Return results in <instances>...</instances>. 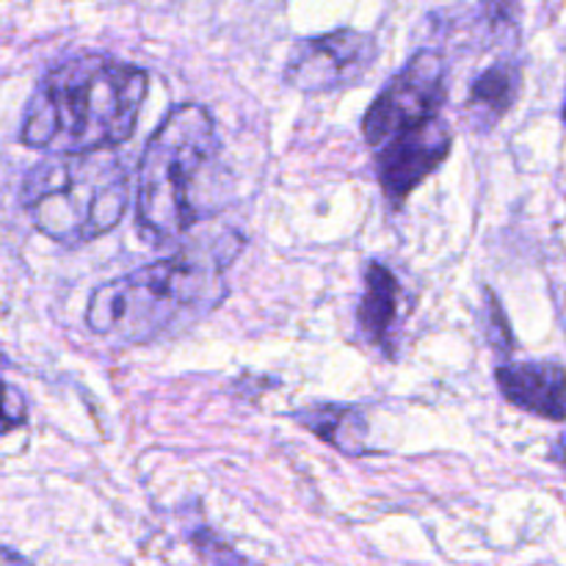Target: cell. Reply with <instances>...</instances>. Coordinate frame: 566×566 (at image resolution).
<instances>
[{
    "mask_svg": "<svg viewBox=\"0 0 566 566\" xmlns=\"http://www.w3.org/2000/svg\"><path fill=\"white\" fill-rule=\"evenodd\" d=\"M298 423L307 426L313 434L329 442L332 448L343 451L346 457H363L368 448L363 446L365 434H368V423L354 407H313L298 412Z\"/></svg>",
    "mask_w": 566,
    "mask_h": 566,
    "instance_id": "8fae6325",
    "label": "cell"
},
{
    "mask_svg": "<svg viewBox=\"0 0 566 566\" xmlns=\"http://www.w3.org/2000/svg\"><path fill=\"white\" fill-rule=\"evenodd\" d=\"M219 133L205 105L171 111L144 149L138 166L136 219L153 241H175L208 213L219 171Z\"/></svg>",
    "mask_w": 566,
    "mask_h": 566,
    "instance_id": "3957f363",
    "label": "cell"
},
{
    "mask_svg": "<svg viewBox=\"0 0 566 566\" xmlns=\"http://www.w3.org/2000/svg\"><path fill=\"white\" fill-rule=\"evenodd\" d=\"M442 103H446V61L437 50L423 48L370 103L363 119L365 142L379 147L398 133L440 119Z\"/></svg>",
    "mask_w": 566,
    "mask_h": 566,
    "instance_id": "5b68a950",
    "label": "cell"
},
{
    "mask_svg": "<svg viewBox=\"0 0 566 566\" xmlns=\"http://www.w3.org/2000/svg\"><path fill=\"white\" fill-rule=\"evenodd\" d=\"M0 566H31L20 553L9 551V547H0Z\"/></svg>",
    "mask_w": 566,
    "mask_h": 566,
    "instance_id": "4fadbf2b",
    "label": "cell"
},
{
    "mask_svg": "<svg viewBox=\"0 0 566 566\" xmlns=\"http://www.w3.org/2000/svg\"><path fill=\"white\" fill-rule=\"evenodd\" d=\"M20 199L42 235L81 247L122 221L130 202V171L111 149L48 155L25 175Z\"/></svg>",
    "mask_w": 566,
    "mask_h": 566,
    "instance_id": "277c9868",
    "label": "cell"
},
{
    "mask_svg": "<svg viewBox=\"0 0 566 566\" xmlns=\"http://www.w3.org/2000/svg\"><path fill=\"white\" fill-rule=\"evenodd\" d=\"M509 403L545 420H566V370L556 363H512L497 368Z\"/></svg>",
    "mask_w": 566,
    "mask_h": 566,
    "instance_id": "ba28073f",
    "label": "cell"
},
{
    "mask_svg": "<svg viewBox=\"0 0 566 566\" xmlns=\"http://www.w3.org/2000/svg\"><path fill=\"white\" fill-rule=\"evenodd\" d=\"M238 252L241 238L227 232L216 247L180 252L105 282L86 304L88 329L108 340L147 343L202 318L227 296L224 271Z\"/></svg>",
    "mask_w": 566,
    "mask_h": 566,
    "instance_id": "7a4b0ae2",
    "label": "cell"
},
{
    "mask_svg": "<svg viewBox=\"0 0 566 566\" xmlns=\"http://www.w3.org/2000/svg\"><path fill=\"white\" fill-rule=\"evenodd\" d=\"M451 144V127L442 119H431L398 133L381 147L376 155V175L392 208H401L409 193L448 158Z\"/></svg>",
    "mask_w": 566,
    "mask_h": 566,
    "instance_id": "52a82bcc",
    "label": "cell"
},
{
    "mask_svg": "<svg viewBox=\"0 0 566 566\" xmlns=\"http://www.w3.org/2000/svg\"><path fill=\"white\" fill-rule=\"evenodd\" d=\"M28 423V403L17 387L0 379V437L22 429Z\"/></svg>",
    "mask_w": 566,
    "mask_h": 566,
    "instance_id": "7c38bea8",
    "label": "cell"
},
{
    "mask_svg": "<svg viewBox=\"0 0 566 566\" xmlns=\"http://www.w3.org/2000/svg\"><path fill=\"white\" fill-rule=\"evenodd\" d=\"M359 329L374 346L392 354V335L398 321V282L390 269L381 263H368L365 269V293L357 310Z\"/></svg>",
    "mask_w": 566,
    "mask_h": 566,
    "instance_id": "9c48e42d",
    "label": "cell"
},
{
    "mask_svg": "<svg viewBox=\"0 0 566 566\" xmlns=\"http://www.w3.org/2000/svg\"><path fill=\"white\" fill-rule=\"evenodd\" d=\"M149 75L111 55H75L53 66L25 105L20 138L50 155L105 153L133 136Z\"/></svg>",
    "mask_w": 566,
    "mask_h": 566,
    "instance_id": "6da1fadb",
    "label": "cell"
},
{
    "mask_svg": "<svg viewBox=\"0 0 566 566\" xmlns=\"http://www.w3.org/2000/svg\"><path fill=\"white\" fill-rule=\"evenodd\" d=\"M379 48L376 39L354 28L304 39L287 61L285 81L298 92H337L363 81L374 66Z\"/></svg>",
    "mask_w": 566,
    "mask_h": 566,
    "instance_id": "8992f818",
    "label": "cell"
},
{
    "mask_svg": "<svg viewBox=\"0 0 566 566\" xmlns=\"http://www.w3.org/2000/svg\"><path fill=\"white\" fill-rule=\"evenodd\" d=\"M520 92V70L509 61H497L490 70L481 72L470 86L468 114L475 119V127H490L512 108Z\"/></svg>",
    "mask_w": 566,
    "mask_h": 566,
    "instance_id": "30bf717a",
    "label": "cell"
},
{
    "mask_svg": "<svg viewBox=\"0 0 566 566\" xmlns=\"http://www.w3.org/2000/svg\"><path fill=\"white\" fill-rule=\"evenodd\" d=\"M564 125H566V99H564Z\"/></svg>",
    "mask_w": 566,
    "mask_h": 566,
    "instance_id": "9a60e30c",
    "label": "cell"
},
{
    "mask_svg": "<svg viewBox=\"0 0 566 566\" xmlns=\"http://www.w3.org/2000/svg\"><path fill=\"white\" fill-rule=\"evenodd\" d=\"M553 457L558 459V464H564V468H566V434L556 442V448H553Z\"/></svg>",
    "mask_w": 566,
    "mask_h": 566,
    "instance_id": "5bb4252c",
    "label": "cell"
}]
</instances>
